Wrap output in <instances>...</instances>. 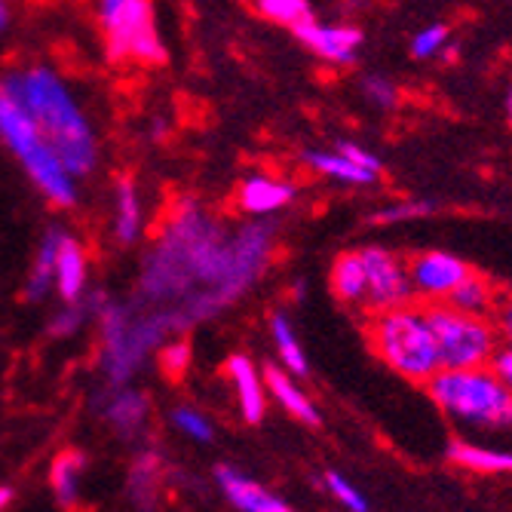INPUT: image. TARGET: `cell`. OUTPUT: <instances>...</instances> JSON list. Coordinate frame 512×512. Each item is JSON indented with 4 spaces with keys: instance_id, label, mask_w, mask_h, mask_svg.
I'll return each mask as SVG.
<instances>
[{
    "instance_id": "6da1fadb",
    "label": "cell",
    "mask_w": 512,
    "mask_h": 512,
    "mask_svg": "<svg viewBox=\"0 0 512 512\" xmlns=\"http://www.w3.org/2000/svg\"><path fill=\"white\" fill-rule=\"evenodd\" d=\"M135 301L172 307L181 329L234 307L230 230L200 200L178 197L142 261Z\"/></svg>"
},
{
    "instance_id": "7a4b0ae2",
    "label": "cell",
    "mask_w": 512,
    "mask_h": 512,
    "mask_svg": "<svg viewBox=\"0 0 512 512\" xmlns=\"http://www.w3.org/2000/svg\"><path fill=\"white\" fill-rule=\"evenodd\" d=\"M10 96L37 123L56 157L74 178H89L99 166V135L71 86L46 65H31L0 77Z\"/></svg>"
},
{
    "instance_id": "3957f363",
    "label": "cell",
    "mask_w": 512,
    "mask_h": 512,
    "mask_svg": "<svg viewBox=\"0 0 512 512\" xmlns=\"http://www.w3.org/2000/svg\"><path fill=\"white\" fill-rule=\"evenodd\" d=\"M102 338V371L111 387H126V381L142 368L154 347L184 332L172 307H151L142 301H105L96 313Z\"/></svg>"
},
{
    "instance_id": "277c9868",
    "label": "cell",
    "mask_w": 512,
    "mask_h": 512,
    "mask_svg": "<svg viewBox=\"0 0 512 512\" xmlns=\"http://www.w3.org/2000/svg\"><path fill=\"white\" fill-rule=\"evenodd\" d=\"M0 145L19 160L31 184L53 209H74L80 203L77 178L65 169L50 142L40 135L37 123L4 86H0Z\"/></svg>"
},
{
    "instance_id": "5b68a950",
    "label": "cell",
    "mask_w": 512,
    "mask_h": 512,
    "mask_svg": "<svg viewBox=\"0 0 512 512\" xmlns=\"http://www.w3.org/2000/svg\"><path fill=\"white\" fill-rule=\"evenodd\" d=\"M365 335H368V347L375 350L396 375L414 384H427L442 368L427 313L414 301L393 307V310L371 313L365 322Z\"/></svg>"
},
{
    "instance_id": "8992f818",
    "label": "cell",
    "mask_w": 512,
    "mask_h": 512,
    "mask_svg": "<svg viewBox=\"0 0 512 512\" xmlns=\"http://www.w3.org/2000/svg\"><path fill=\"white\" fill-rule=\"evenodd\" d=\"M433 402L476 427H512V393L491 368H439L427 381Z\"/></svg>"
},
{
    "instance_id": "52a82bcc",
    "label": "cell",
    "mask_w": 512,
    "mask_h": 512,
    "mask_svg": "<svg viewBox=\"0 0 512 512\" xmlns=\"http://www.w3.org/2000/svg\"><path fill=\"white\" fill-rule=\"evenodd\" d=\"M424 313L430 322V332L436 338L442 368L488 365V359L497 347V329L491 325L488 316L463 313L445 301H427Z\"/></svg>"
},
{
    "instance_id": "ba28073f",
    "label": "cell",
    "mask_w": 512,
    "mask_h": 512,
    "mask_svg": "<svg viewBox=\"0 0 512 512\" xmlns=\"http://www.w3.org/2000/svg\"><path fill=\"white\" fill-rule=\"evenodd\" d=\"M105 53L111 62H138L157 68L166 62V43L157 28L154 0H123L117 10L102 16Z\"/></svg>"
},
{
    "instance_id": "9c48e42d",
    "label": "cell",
    "mask_w": 512,
    "mask_h": 512,
    "mask_svg": "<svg viewBox=\"0 0 512 512\" xmlns=\"http://www.w3.org/2000/svg\"><path fill=\"white\" fill-rule=\"evenodd\" d=\"M362 267H365V310L368 313H378V310H393L402 304H411L414 286H411V276H408V261L387 249V246H362Z\"/></svg>"
},
{
    "instance_id": "30bf717a",
    "label": "cell",
    "mask_w": 512,
    "mask_h": 512,
    "mask_svg": "<svg viewBox=\"0 0 512 512\" xmlns=\"http://www.w3.org/2000/svg\"><path fill=\"white\" fill-rule=\"evenodd\" d=\"M276 227L267 221H249L230 230V292L240 301L273 264Z\"/></svg>"
},
{
    "instance_id": "8fae6325",
    "label": "cell",
    "mask_w": 512,
    "mask_h": 512,
    "mask_svg": "<svg viewBox=\"0 0 512 512\" xmlns=\"http://www.w3.org/2000/svg\"><path fill=\"white\" fill-rule=\"evenodd\" d=\"M307 50L329 62V65H353L359 59V50L365 43V34L356 25H329V22H319L316 16H307L301 22H295L289 28Z\"/></svg>"
},
{
    "instance_id": "7c38bea8",
    "label": "cell",
    "mask_w": 512,
    "mask_h": 512,
    "mask_svg": "<svg viewBox=\"0 0 512 512\" xmlns=\"http://www.w3.org/2000/svg\"><path fill=\"white\" fill-rule=\"evenodd\" d=\"M467 273H470L467 261L451 255V252H442V249L421 252L408 261V276H411L414 295L424 298V301H442Z\"/></svg>"
},
{
    "instance_id": "4fadbf2b",
    "label": "cell",
    "mask_w": 512,
    "mask_h": 512,
    "mask_svg": "<svg viewBox=\"0 0 512 512\" xmlns=\"http://www.w3.org/2000/svg\"><path fill=\"white\" fill-rule=\"evenodd\" d=\"M298 200V188L279 175H249L237 188V209L249 218H267L289 209Z\"/></svg>"
},
{
    "instance_id": "5bb4252c",
    "label": "cell",
    "mask_w": 512,
    "mask_h": 512,
    "mask_svg": "<svg viewBox=\"0 0 512 512\" xmlns=\"http://www.w3.org/2000/svg\"><path fill=\"white\" fill-rule=\"evenodd\" d=\"M111 230L120 246H135L145 237V206H142V191L129 172H120L114 181V215H111Z\"/></svg>"
},
{
    "instance_id": "9a60e30c",
    "label": "cell",
    "mask_w": 512,
    "mask_h": 512,
    "mask_svg": "<svg viewBox=\"0 0 512 512\" xmlns=\"http://www.w3.org/2000/svg\"><path fill=\"white\" fill-rule=\"evenodd\" d=\"M224 371H227V378L234 381L243 421L252 424V427L261 424L264 414H267V387H264V378H261V371L255 368V362L246 353H234V356H227Z\"/></svg>"
},
{
    "instance_id": "2e32d148",
    "label": "cell",
    "mask_w": 512,
    "mask_h": 512,
    "mask_svg": "<svg viewBox=\"0 0 512 512\" xmlns=\"http://www.w3.org/2000/svg\"><path fill=\"white\" fill-rule=\"evenodd\" d=\"M86 286H89L86 246L65 230V237L59 243V255H56V283H53V289L62 298V304H68V301H80L86 295Z\"/></svg>"
},
{
    "instance_id": "e0dca14e",
    "label": "cell",
    "mask_w": 512,
    "mask_h": 512,
    "mask_svg": "<svg viewBox=\"0 0 512 512\" xmlns=\"http://www.w3.org/2000/svg\"><path fill=\"white\" fill-rule=\"evenodd\" d=\"M65 237L62 227H50L43 234L40 246H37V255L28 267V276H25V286H22V298L31 301V304H40L46 295L53 292V283H56V255H59V243Z\"/></svg>"
},
{
    "instance_id": "ac0fdd59",
    "label": "cell",
    "mask_w": 512,
    "mask_h": 512,
    "mask_svg": "<svg viewBox=\"0 0 512 512\" xmlns=\"http://www.w3.org/2000/svg\"><path fill=\"white\" fill-rule=\"evenodd\" d=\"M215 479L221 485V491L227 494V500L234 503L237 509L243 512H292L283 500L267 494L258 482L240 476L237 470H230V467H218L215 470Z\"/></svg>"
},
{
    "instance_id": "d6986e66",
    "label": "cell",
    "mask_w": 512,
    "mask_h": 512,
    "mask_svg": "<svg viewBox=\"0 0 512 512\" xmlns=\"http://www.w3.org/2000/svg\"><path fill=\"white\" fill-rule=\"evenodd\" d=\"M148 414H151V402L145 393L138 390H126L117 387V393L105 402V417L108 424L123 436V439H135L148 427Z\"/></svg>"
},
{
    "instance_id": "ffe728a7",
    "label": "cell",
    "mask_w": 512,
    "mask_h": 512,
    "mask_svg": "<svg viewBox=\"0 0 512 512\" xmlns=\"http://www.w3.org/2000/svg\"><path fill=\"white\" fill-rule=\"evenodd\" d=\"M264 387L270 390V396L283 405L292 417H298L301 424H307V427H316L319 424V411H316V405L310 402V396L289 378V371H283V368H276V365H267L264 368Z\"/></svg>"
},
{
    "instance_id": "44dd1931",
    "label": "cell",
    "mask_w": 512,
    "mask_h": 512,
    "mask_svg": "<svg viewBox=\"0 0 512 512\" xmlns=\"http://www.w3.org/2000/svg\"><path fill=\"white\" fill-rule=\"evenodd\" d=\"M301 163L322 178H332L341 184H353V188H365V184H375L378 172H368L356 163H350L341 151H304Z\"/></svg>"
},
{
    "instance_id": "7402d4cb",
    "label": "cell",
    "mask_w": 512,
    "mask_h": 512,
    "mask_svg": "<svg viewBox=\"0 0 512 512\" xmlns=\"http://www.w3.org/2000/svg\"><path fill=\"white\" fill-rule=\"evenodd\" d=\"M329 279H332V292L338 295L341 304H347V307H365L368 286H365V267H362L359 249L341 252V255L332 261Z\"/></svg>"
},
{
    "instance_id": "603a6c76",
    "label": "cell",
    "mask_w": 512,
    "mask_h": 512,
    "mask_svg": "<svg viewBox=\"0 0 512 512\" xmlns=\"http://www.w3.org/2000/svg\"><path fill=\"white\" fill-rule=\"evenodd\" d=\"M442 301L451 304V307H457V310H463V313L488 316L494 310V301L497 298H494V286L488 283V279L470 270Z\"/></svg>"
},
{
    "instance_id": "cb8c5ba5",
    "label": "cell",
    "mask_w": 512,
    "mask_h": 512,
    "mask_svg": "<svg viewBox=\"0 0 512 512\" xmlns=\"http://www.w3.org/2000/svg\"><path fill=\"white\" fill-rule=\"evenodd\" d=\"M270 338H273V347L279 353V359H283V365L289 371H295V375H307L310 365H307V356L301 350V341L292 329V322L286 313H273L270 316Z\"/></svg>"
},
{
    "instance_id": "d4e9b609",
    "label": "cell",
    "mask_w": 512,
    "mask_h": 512,
    "mask_svg": "<svg viewBox=\"0 0 512 512\" xmlns=\"http://www.w3.org/2000/svg\"><path fill=\"white\" fill-rule=\"evenodd\" d=\"M83 467H86V457L80 451H62L56 457V463H53L50 482H53L56 497L65 506H74L80 500V476H83Z\"/></svg>"
},
{
    "instance_id": "484cf974",
    "label": "cell",
    "mask_w": 512,
    "mask_h": 512,
    "mask_svg": "<svg viewBox=\"0 0 512 512\" xmlns=\"http://www.w3.org/2000/svg\"><path fill=\"white\" fill-rule=\"evenodd\" d=\"M448 460L460 463V467H467V470H476V473H512V454L485 451V448H476L467 442H451Z\"/></svg>"
},
{
    "instance_id": "4316f807",
    "label": "cell",
    "mask_w": 512,
    "mask_h": 512,
    "mask_svg": "<svg viewBox=\"0 0 512 512\" xmlns=\"http://www.w3.org/2000/svg\"><path fill=\"white\" fill-rule=\"evenodd\" d=\"M163 470V460L160 454L154 451H145L138 454L135 463H132V473H129V494L132 500L142 506V512H148L151 500H154V485H157V476Z\"/></svg>"
},
{
    "instance_id": "83f0119b",
    "label": "cell",
    "mask_w": 512,
    "mask_h": 512,
    "mask_svg": "<svg viewBox=\"0 0 512 512\" xmlns=\"http://www.w3.org/2000/svg\"><path fill=\"white\" fill-rule=\"evenodd\" d=\"M252 10L258 16H264L267 22L286 25V28H292L295 22L313 16L310 0H252Z\"/></svg>"
},
{
    "instance_id": "f1b7e54d",
    "label": "cell",
    "mask_w": 512,
    "mask_h": 512,
    "mask_svg": "<svg viewBox=\"0 0 512 512\" xmlns=\"http://www.w3.org/2000/svg\"><path fill=\"white\" fill-rule=\"evenodd\" d=\"M433 215V203L427 200H399L390 206H381L368 215L371 227H390V224H405V221H417V218H427Z\"/></svg>"
},
{
    "instance_id": "f546056e",
    "label": "cell",
    "mask_w": 512,
    "mask_h": 512,
    "mask_svg": "<svg viewBox=\"0 0 512 512\" xmlns=\"http://www.w3.org/2000/svg\"><path fill=\"white\" fill-rule=\"evenodd\" d=\"M191 359H194V353H191V344L184 338H172V341L160 344V368H163V375L169 381H181L184 375H188Z\"/></svg>"
},
{
    "instance_id": "4dcf8cb0",
    "label": "cell",
    "mask_w": 512,
    "mask_h": 512,
    "mask_svg": "<svg viewBox=\"0 0 512 512\" xmlns=\"http://www.w3.org/2000/svg\"><path fill=\"white\" fill-rule=\"evenodd\" d=\"M362 96L381 111H393L399 105V86L384 74H368L362 77Z\"/></svg>"
},
{
    "instance_id": "1f68e13d",
    "label": "cell",
    "mask_w": 512,
    "mask_h": 512,
    "mask_svg": "<svg viewBox=\"0 0 512 512\" xmlns=\"http://www.w3.org/2000/svg\"><path fill=\"white\" fill-rule=\"evenodd\" d=\"M448 37H451V28L445 22H433V25L421 28V31L414 34V40H411V56L414 59H433V56H439L442 46L448 43Z\"/></svg>"
},
{
    "instance_id": "d6a6232c",
    "label": "cell",
    "mask_w": 512,
    "mask_h": 512,
    "mask_svg": "<svg viewBox=\"0 0 512 512\" xmlns=\"http://www.w3.org/2000/svg\"><path fill=\"white\" fill-rule=\"evenodd\" d=\"M172 424H175V430H181L184 436H191L197 442H212L215 439V430L209 424V417L194 411V408H175L172 411Z\"/></svg>"
},
{
    "instance_id": "836d02e7",
    "label": "cell",
    "mask_w": 512,
    "mask_h": 512,
    "mask_svg": "<svg viewBox=\"0 0 512 512\" xmlns=\"http://www.w3.org/2000/svg\"><path fill=\"white\" fill-rule=\"evenodd\" d=\"M325 485H329V491L350 509V512H368V503H365V497L344 479V476H338V473H329L325 476Z\"/></svg>"
},
{
    "instance_id": "e575fe53",
    "label": "cell",
    "mask_w": 512,
    "mask_h": 512,
    "mask_svg": "<svg viewBox=\"0 0 512 512\" xmlns=\"http://www.w3.org/2000/svg\"><path fill=\"white\" fill-rule=\"evenodd\" d=\"M335 151H341L350 163H356V166H362V169H368V172H378V175H381V169H384V163H381L378 154H371L368 148H362V145H356V142H338Z\"/></svg>"
},
{
    "instance_id": "d590c367",
    "label": "cell",
    "mask_w": 512,
    "mask_h": 512,
    "mask_svg": "<svg viewBox=\"0 0 512 512\" xmlns=\"http://www.w3.org/2000/svg\"><path fill=\"white\" fill-rule=\"evenodd\" d=\"M488 362H491V371L500 378V384L512 393V344H506V347L494 350Z\"/></svg>"
},
{
    "instance_id": "8d00e7d4",
    "label": "cell",
    "mask_w": 512,
    "mask_h": 512,
    "mask_svg": "<svg viewBox=\"0 0 512 512\" xmlns=\"http://www.w3.org/2000/svg\"><path fill=\"white\" fill-rule=\"evenodd\" d=\"M494 329L506 338V344H512V295L494 301Z\"/></svg>"
},
{
    "instance_id": "74e56055",
    "label": "cell",
    "mask_w": 512,
    "mask_h": 512,
    "mask_svg": "<svg viewBox=\"0 0 512 512\" xmlns=\"http://www.w3.org/2000/svg\"><path fill=\"white\" fill-rule=\"evenodd\" d=\"M7 25H10V10H7V0H0V34L7 31Z\"/></svg>"
},
{
    "instance_id": "f35d334b",
    "label": "cell",
    "mask_w": 512,
    "mask_h": 512,
    "mask_svg": "<svg viewBox=\"0 0 512 512\" xmlns=\"http://www.w3.org/2000/svg\"><path fill=\"white\" fill-rule=\"evenodd\" d=\"M120 4H123V0H99V13H102V16H108V13H111V10H117Z\"/></svg>"
},
{
    "instance_id": "ab89813d",
    "label": "cell",
    "mask_w": 512,
    "mask_h": 512,
    "mask_svg": "<svg viewBox=\"0 0 512 512\" xmlns=\"http://www.w3.org/2000/svg\"><path fill=\"white\" fill-rule=\"evenodd\" d=\"M10 500H13V491L10 488H0V512L10 506Z\"/></svg>"
},
{
    "instance_id": "60d3db41",
    "label": "cell",
    "mask_w": 512,
    "mask_h": 512,
    "mask_svg": "<svg viewBox=\"0 0 512 512\" xmlns=\"http://www.w3.org/2000/svg\"><path fill=\"white\" fill-rule=\"evenodd\" d=\"M506 108H509V120H512V89H509V99H506Z\"/></svg>"
}]
</instances>
